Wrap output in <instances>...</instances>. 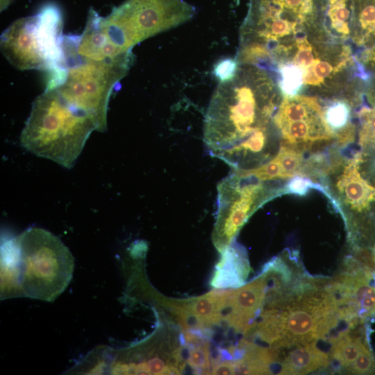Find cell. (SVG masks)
I'll list each match as a JSON object with an SVG mask.
<instances>
[{
    "label": "cell",
    "instance_id": "25",
    "mask_svg": "<svg viewBox=\"0 0 375 375\" xmlns=\"http://www.w3.org/2000/svg\"><path fill=\"white\" fill-rule=\"evenodd\" d=\"M359 22L365 38H375V3H367L361 8Z\"/></svg>",
    "mask_w": 375,
    "mask_h": 375
},
{
    "label": "cell",
    "instance_id": "9",
    "mask_svg": "<svg viewBox=\"0 0 375 375\" xmlns=\"http://www.w3.org/2000/svg\"><path fill=\"white\" fill-rule=\"evenodd\" d=\"M363 162L362 153H356L347 162L335 183L339 198L356 213L369 210L375 202V186L365 179L359 172L360 165Z\"/></svg>",
    "mask_w": 375,
    "mask_h": 375
},
{
    "label": "cell",
    "instance_id": "26",
    "mask_svg": "<svg viewBox=\"0 0 375 375\" xmlns=\"http://www.w3.org/2000/svg\"><path fill=\"white\" fill-rule=\"evenodd\" d=\"M238 67L236 59L224 58L215 65L213 74L220 82H224L233 78Z\"/></svg>",
    "mask_w": 375,
    "mask_h": 375
},
{
    "label": "cell",
    "instance_id": "17",
    "mask_svg": "<svg viewBox=\"0 0 375 375\" xmlns=\"http://www.w3.org/2000/svg\"><path fill=\"white\" fill-rule=\"evenodd\" d=\"M359 145L364 151L375 149V108L363 107L359 112Z\"/></svg>",
    "mask_w": 375,
    "mask_h": 375
},
{
    "label": "cell",
    "instance_id": "5",
    "mask_svg": "<svg viewBox=\"0 0 375 375\" xmlns=\"http://www.w3.org/2000/svg\"><path fill=\"white\" fill-rule=\"evenodd\" d=\"M62 28L60 8L47 3L36 14L15 20L3 32L1 52L18 69L50 72L62 58Z\"/></svg>",
    "mask_w": 375,
    "mask_h": 375
},
{
    "label": "cell",
    "instance_id": "11",
    "mask_svg": "<svg viewBox=\"0 0 375 375\" xmlns=\"http://www.w3.org/2000/svg\"><path fill=\"white\" fill-rule=\"evenodd\" d=\"M221 253L210 280L211 286L224 290L244 285L250 268L245 249L233 241Z\"/></svg>",
    "mask_w": 375,
    "mask_h": 375
},
{
    "label": "cell",
    "instance_id": "20",
    "mask_svg": "<svg viewBox=\"0 0 375 375\" xmlns=\"http://www.w3.org/2000/svg\"><path fill=\"white\" fill-rule=\"evenodd\" d=\"M288 182L285 186L283 190L281 191L283 193L293 194L299 196H304L312 189H317L324 194H326L330 199L331 197L328 194L329 192L325 189V187L322 185L314 183L310 178L305 177L303 176H295Z\"/></svg>",
    "mask_w": 375,
    "mask_h": 375
},
{
    "label": "cell",
    "instance_id": "19",
    "mask_svg": "<svg viewBox=\"0 0 375 375\" xmlns=\"http://www.w3.org/2000/svg\"><path fill=\"white\" fill-rule=\"evenodd\" d=\"M238 170H242L246 174L254 176L262 181L285 179L281 166L276 157L256 167Z\"/></svg>",
    "mask_w": 375,
    "mask_h": 375
},
{
    "label": "cell",
    "instance_id": "8",
    "mask_svg": "<svg viewBox=\"0 0 375 375\" xmlns=\"http://www.w3.org/2000/svg\"><path fill=\"white\" fill-rule=\"evenodd\" d=\"M267 288V278L261 272L250 283L230 290L222 311L223 322L236 332L247 335L264 308Z\"/></svg>",
    "mask_w": 375,
    "mask_h": 375
},
{
    "label": "cell",
    "instance_id": "15",
    "mask_svg": "<svg viewBox=\"0 0 375 375\" xmlns=\"http://www.w3.org/2000/svg\"><path fill=\"white\" fill-rule=\"evenodd\" d=\"M278 72V86L284 97L297 96L304 84L303 71L295 64L283 63L279 65Z\"/></svg>",
    "mask_w": 375,
    "mask_h": 375
},
{
    "label": "cell",
    "instance_id": "16",
    "mask_svg": "<svg viewBox=\"0 0 375 375\" xmlns=\"http://www.w3.org/2000/svg\"><path fill=\"white\" fill-rule=\"evenodd\" d=\"M275 157L281 166L285 179L301 176L305 162L303 152L299 149L283 144Z\"/></svg>",
    "mask_w": 375,
    "mask_h": 375
},
{
    "label": "cell",
    "instance_id": "13",
    "mask_svg": "<svg viewBox=\"0 0 375 375\" xmlns=\"http://www.w3.org/2000/svg\"><path fill=\"white\" fill-rule=\"evenodd\" d=\"M331 356L319 349L316 341L297 346L283 358L279 374H305L326 368Z\"/></svg>",
    "mask_w": 375,
    "mask_h": 375
},
{
    "label": "cell",
    "instance_id": "28",
    "mask_svg": "<svg viewBox=\"0 0 375 375\" xmlns=\"http://www.w3.org/2000/svg\"><path fill=\"white\" fill-rule=\"evenodd\" d=\"M374 249H375V247H374Z\"/></svg>",
    "mask_w": 375,
    "mask_h": 375
},
{
    "label": "cell",
    "instance_id": "10",
    "mask_svg": "<svg viewBox=\"0 0 375 375\" xmlns=\"http://www.w3.org/2000/svg\"><path fill=\"white\" fill-rule=\"evenodd\" d=\"M99 17L94 8L89 10L83 32L79 35H74L77 53L85 59L103 60L126 53L110 42L101 27Z\"/></svg>",
    "mask_w": 375,
    "mask_h": 375
},
{
    "label": "cell",
    "instance_id": "7",
    "mask_svg": "<svg viewBox=\"0 0 375 375\" xmlns=\"http://www.w3.org/2000/svg\"><path fill=\"white\" fill-rule=\"evenodd\" d=\"M263 182L234 169L218 184L212 241L220 253L234 241L251 214L274 194L267 191Z\"/></svg>",
    "mask_w": 375,
    "mask_h": 375
},
{
    "label": "cell",
    "instance_id": "18",
    "mask_svg": "<svg viewBox=\"0 0 375 375\" xmlns=\"http://www.w3.org/2000/svg\"><path fill=\"white\" fill-rule=\"evenodd\" d=\"M349 15L347 0H329L328 16L335 31L344 35L349 33Z\"/></svg>",
    "mask_w": 375,
    "mask_h": 375
},
{
    "label": "cell",
    "instance_id": "3",
    "mask_svg": "<svg viewBox=\"0 0 375 375\" xmlns=\"http://www.w3.org/2000/svg\"><path fill=\"white\" fill-rule=\"evenodd\" d=\"M62 51L60 65L49 72L45 89H56L69 104L94 120L97 131L104 132L110 96L131 67L132 51L103 60L85 59L77 53L72 35H64Z\"/></svg>",
    "mask_w": 375,
    "mask_h": 375
},
{
    "label": "cell",
    "instance_id": "2",
    "mask_svg": "<svg viewBox=\"0 0 375 375\" xmlns=\"http://www.w3.org/2000/svg\"><path fill=\"white\" fill-rule=\"evenodd\" d=\"M74 259L59 238L30 227L1 247V299L53 301L68 286Z\"/></svg>",
    "mask_w": 375,
    "mask_h": 375
},
{
    "label": "cell",
    "instance_id": "22",
    "mask_svg": "<svg viewBox=\"0 0 375 375\" xmlns=\"http://www.w3.org/2000/svg\"><path fill=\"white\" fill-rule=\"evenodd\" d=\"M346 370L355 374H367L375 372V356L370 349H364Z\"/></svg>",
    "mask_w": 375,
    "mask_h": 375
},
{
    "label": "cell",
    "instance_id": "24",
    "mask_svg": "<svg viewBox=\"0 0 375 375\" xmlns=\"http://www.w3.org/2000/svg\"><path fill=\"white\" fill-rule=\"evenodd\" d=\"M277 7L283 10L288 8L291 10L297 15L299 22L304 20L306 15L310 13L312 10V0H269Z\"/></svg>",
    "mask_w": 375,
    "mask_h": 375
},
{
    "label": "cell",
    "instance_id": "27",
    "mask_svg": "<svg viewBox=\"0 0 375 375\" xmlns=\"http://www.w3.org/2000/svg\"><path fill=\"white\" fill-rule=\"evenodd\" d=\"M12 1V0H1V11L5 10Z\"/></svg>",
    "mask_w": 375,
    "mask_h": 375
},
{
    "label": "cell",
    "instance_id": "23",
    "mask_svg": "<svg viewBox=\"0 0 375 375\" xmlns=\"http://www.w3.org/2000/svg\"><path fill=\"white\" fill-rule=\"evenodd\" d=\"M298 51L294 57V64L299 66L304 72L317 58H314L312 47L306 38L297 40Z\"/></svg>",
    "mask_w": 375,
    "mask_h": 375
},
{
    "label": "cell",
    "instance_id": "1",
    "mask_svg": "<svg viewBox=\"0 0 375 375\" xmlns=\"http://www.w3.org/2000/svg\"><path fill=\"white\" fill-rule=\"evenodd\" d=\"M274 97L269 78L252 66H240L233 78L220 82L204 119L203 141L210 155L225 161L240 144L267 128Z\"/></svg>",
    "mask_w": 375,
    "mask_h": 375
},
{
    "label": "cell",
    "instance_id": "4",
    "mask_svg": "<svg viewBox=\"0 0 375 375\" xmlns=\"http://www.w3.org/2000/svg\"><path fill=\"white\" fill-rule=\"evenodd\" d=\"M94 131L97 126L90 117L69 104L56 89H45L33 102L19 140L35 156L71 169Z\"/></svg>",
    "mask_w": 375,
    "mask_h": 375
},
{
    "label": "cell",
    "instance_id": "14",
    "mask_svg": "<svg viewBox=\"0 0 375 375\" xmlns=\"http://www.w3.org/2000/svg\"><path fill=\"white\" fill-rule=\"evenodd\" d=\"M323 110L326 122L337 138L338 144L345 146L353 142L355 128L350 122L349 104L342 100H335Z\"/></svg>",
    "mask_w": 375,
    "mask_h": 375
},
{
    "label": "cell",
    "instance_id": "12",
    "mask_svg": "<svg viewBox=\"0 0 375 375\" xmlns=\"http://www.w3.org/2000/svg\"><path fill=\"white\" fill-rule=\"evenodd\" d=\"M277 128L283 140L290 144H312L335 138L326 122L324 112L310 118L282 124Z\"/></svg>",
    "mask_w": 375,
    "mask_h": 375
},
{
    "label": "cell",
    "instance_id": "6",
    "mask_svg": "<svg viewBox=\"0 0 375 375\" xmlns=\"http://www.w3.org/2000/svg\"><path fill=\"white\" fill-rule=\"evenodd\" d=\"M195 8L184 0H125L99 23L110 42L123 52L140 42L190 21Z\"/></svg>",
    "mask_w": 375,
    "mask_h": 375
},
{
    "label": "cell",
    "instance_id": "21",
    "mask_svg": "<svg viewBox=\"0 0 375 375\" xmlns=\"http://www.w3.org/2000/svg\"><path fill=\"white\" fill-rule=\"evenodd\" d=\"M333 71V68L328 62L317 58L303 72L304 84L319 86Z\"/></svg>",
    "mask_w": 375,
    "mask_h": 375
}]
</instances>
